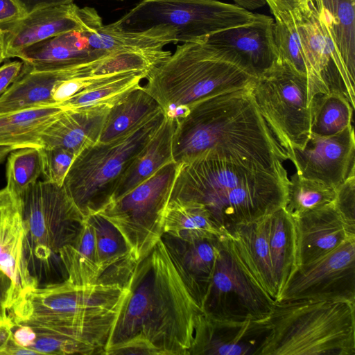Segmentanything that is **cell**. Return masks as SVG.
<instances>
[{
	"label": "cell",
	"instance_id": "cell-1",
	"mask_svg": "<svg viewBox=\"0 0 355 355\" xmlns=\"http://www.w3.org/2000/svg\"><path fill=\"white\" fill-rule=\"evenodd\" d=\"M105 355H189L202 310L161 239L136 265Z\"/></svg>",
	"mask_w": 355,
	"mask_h": 355
},
{
	"label": "cell",
	"instance_id": "cell-2",
	"mask_svg": "<svg viewBox=\"0 0 355 355\" xmlns=\"http://www.w3.org/2000/svg\"><path fill=\"white\" fill-rule=\"evenodd\" d=\"M251 87L204 98L174 116L173 161L205 155L258 165L288 178L283 162L288 155L259 111Z\"/></svg>",
	"mask_w": 355,
	"mask_h": 355
},
{
	"label": "cell",
	"instance_id": "cell-3",
	"mask_svg": "<svg viewBox=\"0 0 355 355\" xmlns=\"http://www.w3.org/2000/svg\"><path fill=\"white\" fill-rule=\"evenodd\" d=\"M288 181L258 165L201 155L180 163L170 200L202 205L226 234L284 207Z\"/></svg>",
	"mask_w": 355,
	"mask_h": 355
},
{
	"label": "cell",
	"instance_id": "cell-4",
	"mask_svg": "<svg viewBox=\"0 0 355 355\" xmlns=\"http://www.w3.org/2000/svg\"><path fill=\"white\" fill-rule=\"evenodd\" d=\"M127 294L128 288L119 284L78 286L65 279L32 290L8 316L13 324L76 340L105 354Z\"/></svg>",
	"mask_w": 355,
	"mask_h": 355
},
{
	"label": "cell",
	"instance_id": "cell-5",
	"mask_svg": "<svg viewBox=\"0 0 355 355\" xmlns=\"http://www.w3.org/2000/svg\"><path fill=\"white\" fill-rule=\"evenodd\" d=\"M146 90L169 115L204 98L251 87L257 77L227 51L184 42L148 73Z\"/></svg>",
	"mask_w": 355,
	"mask_h": 355
},
{
	"label": "cell",
	"instance_id": "cell-6",
	"mask_svg": "<svg viewBox=\"0 0 355 355\" xmlns=\"http://www.w3.org/2000/svg\"><path fill=\"white\" fill-rule=\"evenodd\" d=\"M261 355H355V303L334 300L277 301Z\"/></svg>",
	"mask_w": 355,
	"mask_h": 355
},
{
	"label": "cell",
	"instance_id": "cell-7",
	"mask_svg": "<svg viewBox=\"0 0 355 355\" xmlns=\"http://www.w3.org/2000/svg\"><path fill=\"white\" fill-rule=\"evenodd\" d=\"M166 116L161 110L125 134L98 141L76 155L62 186L84 218L98 214L110 202L123 173Z\"/></svg>",
	"mask_w": 355,
	"mask_h": 355
},
{
	"label": "cell",
	"instance_id": "cell-8",
	"mask_svg": "<svg viewBox=\"0 0 355 355\" xmlns=\"http://www.w3.org/2000/svg\"><path fill=\"white\" fill-rule=\"evenodd\" d=\"M18 198L26 232V259L35 277L39 266L49 269L55 261L61 263L60 250L73 242L85 218L62 185L37 180Z\"/></svg>",
	"mask_w": 355,
	"mask_h": 355
},
{
	"label": "cell",
	"instance_id": "cell-9",
	"mask_svg": "<svg viewBox=\"0 0 355 355\" xmlns=\"http://www.w3.org/2000/svg\"><path fill=\"white\" fill-rule=\"evenodd\" d=\"M259 15L218 0H142L114 24L126 31L167 25L176 30L178 42H198L252 23Z\"/></svg>",
	"mask_w": 355,
	"mask_h": 355
},
{
	"label": "cell",
	"instance_id": "cell-10",
	"mask_svg": "<svg viewBox=\"0 0 355 355\" xmlns=\"http://www.w3.org/2000/svg\"><path fill=\"white\" fill-rule=\"evenodd\" d=\"M179 165L173 161L162 166L98 213L119 231L137 263L163 236L165 211Z\"/></svg>",
	"mask_w": 355,
	"mask_h": 355
},
{
	"label": "cell",
	"instance_id": "cell-11",
	"mask_svg": "<svg viewBox=\"0 0 355 355\" xmlns=\"http://www.w3.org/2000/svg\"><path fill=\"white\" fill-rule=\"evenodd\" d=\"M307 77L282 60L258 77L251 94L262 116L291 161L294 149H304L311 137Z\"/></svg>",
	"mask_w": 355,
	"mask_h": 355
},
{
	"label": "cell",
	"instance_id": "cell-12",
	"mask_svg": "<svg viewBox=\"0 0 355 355\" xmlns=\"http://www.w3.org/2000/svg\"><path fill=\"white\" fill-rule=\"evenodd\" d=\"M275 301L250 275L225 234L201 305L209 317L234 321L268 320Z\"/></svg>",
	"mask_w": 355,
	"mask_h": 355
},
{
	"label": "cell",
	"instance_id": "cell-13",
	"mask_svg": "<svg viewBox=\"0 0 355 355\" xmlns=\"http://www.w3.org/2000/svg\"><path fill=\"white\" fill-rule=\"evenodd\" d=\"M293 300L355 303V239L345 241L313 261L299 266L276 302Z\"/></svg>",
	"mask_w": 355,
	"mask_h": 355
},
{
	"label": "cell",
	"instance_id": "cell-14",
	"mask_svg": "<svg viewBox=\"0 0 355 355\" xmlns=\"http://www.w3.org/2000/svg\"><path fill=\"white\" fill-rule=\"evenodd\" d=\"M103 25L95 8H80L73 2L37 9L4 32L6 59L50 37L71 31L94 32Z\"/></svg>",
	"mask_w": 355,
	"mask_h": 355
},
{
	"label": "cell",
	"instance_id": "cell-15",
	"mask_svg": "<svg viewBox=\"0 0 355 355\" xmlns=\"http://www.w3.org/2000/svg\"><path fill=\"white\" fill-rule=\"evenodd\" d=\"M291 162L301 176L324 183L335 190L355 175L354 126L330 136L311 134L307 146L294 149Z\"/></svg>",
	"mask_w": 355,
	"mask_h": 355
},
{
	"label": "cell",
	"instance_id": "cell-16",
	"mask_svg": "<svg viewBox=\"0 0 355 355\" xmlns=\"http://www.w3.org/2000/svg\"><path fill=\"white\" fill-rule=\"evenodd\" d=\"M271 330L268 319L234 321L201 313L189 355H261Z\"/></svg>",
	"mask_w": 355,
	"mask_h": 355
},
{
	"label": "cell",
	"instance_id": "cell-17",
	"mask_svg": "<svg viewBox=\"0 0 355 355\" xmlns=\"http://www.w3.org/2000/svg\"><path fill=\"white\" fill-rule=\"evenodd\" d=\"M25 242L19 198L4 187L0 189V269L12 283L10 309L28 293L39 286L38 280L28 268Z\"/></svg>",
	"mask_w": 355,
	"mask_h": 355
},
{
	"label": "cell",
	"instance_id": "cell-18",
	"mask_svg": "<svg viewBox=\"0 0 355 355\" xmlns=\"http://www.w3.org/2000/svg\"><path fill=\"white\" fill-rule=\"evenodd\" d=\"M274 24L272 17L259 14L253 22L218 32L205 41L234 55L258 78L282 61Z\"/></svg>",
	"mask_w": 355,
	"mask_h": 355
},
{
	"label": "cell",
	"instance_id": "cell-19",
	"mask_svg": "<svg viewBox=\"0 0 355 355\" xmlns=\"http://www.w3.org/2000/svg\"><path fill=\"white\" fill-rule=\"evenodd\" d=\"M109 54V53H108ZM51 71H21L16 80L0 96V115L40 107L56 105L52 98L55 85L64 80L96 74L103 59Z\"/></svg>",
	"mask_w": 355,
	"mask_h": 355
},
{
	"label": "cell",
	"instance_id": "cell-20",
	"mask_svg": "<svg viewBox=\"0 0 355 355\" xmlns=\"http://www.w3.org/2000/svg\"><path fill=\"white\" fill-rule=\"evenodd\" d=\"M295 222L298 266L328 254L345 241L355 239L334 202L309 211Z\"/></svg>",
	"mask_w": 355,
	"mask_h": 355
},
{
	"label": "cell",
	"instance_id": "cell-21",
	"mask_svg": "<svg viewBox=\"0 0 355 355\" xmlns=\"http://www.w3.org/2000/svg\"><path fill=\"white\" fill-rule=\"evenodd\" d=\"M88 33L71 31L37 42L19 51L22 70L31 71L65 69L86 63L110 53L93 49Z\"/></svg>",
	"mask_w": 355,
	"mask_h": 355
},
{
	"label": "cell",
	"instance_id": "cell-22",
	"mask_svg": "<svg viewBox=\"0 0 355 355\" xmlns=\"http://www.w3.org/2000/svg\"><path fill=\"white\" fill-rule=\"evenodd\" d=\"M111 105L63 110L42 132V147L64 148L76 156L99 141Z\"/></svg>",
	"mask_w": 355,
	"mask_h": 355
},
{
	"label": "cell",
	"instance_id": "cell-23",
	"mask_svg": "<svg viewBox=\"0 0 355 355\" xmlns=\"http://www.w3.org/2000/svg\"><path fill=\"white\" fill-rule=\"evenodd\" d=\"M226 234L242 266L276 302L279 290L268 241L267 216L257 221L238 225Z\"/></svg>",
	"mask_w": 355,
	"mask_h": 355
},
{
	"label": "cell",
	"instance_id": "cell-24",
	"mask_svg": "<svg viewBox=\"0 0 355 355\" xmlns=\"http://www.w3.org/2000/svg\"><path fill=\"white\" fill-rule=\"evenodd\" d=\"M222 237L191 241L166 234L162 237L200 308L212 277Z\"/></svg>",
	"mask_w": 355,
	"mask_h": 355
},
{
	"label": "cell",
	"instance_id": "cell-25",
	"mask_svg": "<svg viewBox=\"0 0 355 355\" xmlns=\"http://www.w3.org/2000/svg\"><path fill=\"white\" fill-rule=\"evenodd\" d=\"M95 235L97 284H119L126 288L137 262L131 256L119 231L98 214L87 217Z\"/></svg>",
	"mask_w": 355,
	"mask_h": 355
},
{
	"label": "cell",
	"instance_id": "cell-26",
	"mask_svg": "<svg viewBox=\"0 0 355 355\" xmlns=\"http://www.w3.org/2000/svg\"><path fill=\"white\" fill-rule=\"evenodd\" d=\"M88 40L90 46L98 51L143 55L163 53L165 46L178 42L176 30L167 25H159L143 31H126L114 22L88 33Z\"/></svg>",
	"mask_w": 355,
	"mask_h": 355
},
{
	"label": "cell",
	"instance_id": "cell-27",
	"mask_svg": "<svg viewBox=\"0 0 355 355\" xmlns=\"http://www.w3.org/2000/svg\"><path fill=\"white\" fill-rule=\"evenodd\" d=\"M175 125V117L166 114L160 127L123 173L111 201L148 179L162 166L173 161L172 142Z\"/></svg>",
	"mask_w": 355,
	"mask_h": 355
},
{
	"label": "cell",
	"instance_id": "cell-28",
	"mask_svg": "<svg viewBox=\"0 0 355 355\" xmlns=\"http://www.w3.org/2000/svg\"><path fill=\"white\" fill-rule=\"evenodd\" d=\"M267 230L279 296L285 284L298 267L295 222L282 207L267 216Z\"/></svg>",
	"mask_w": 355,
	"mask_h": 355
},
{
	"label": "cell",
	"instance_id": "cell-29",
	"mask_svg": "<svg viewBox=\"0 0 355 355\" xmlns=\"http://www.w3.org/2000/svg\"><path fill=\"white\" fill-rule=\"evenodd\" d=\"M63 110L56 105L0 115V146L42 148V132Z\"/></svg>",
	"mask_w": 355,
	"mask_h": 355
},
{
	"label": "cell",
	"instance_id": "cell-30",
	"mask_svg": "<svg viewBox=\"0 0 355 355\" xmlns=\"http://www.w3.org/2000/svg\"><path fill=\"white\" fill-rule=\"evenodd\" d=\"M161 110L144 86L135 87L111 105L98 141L106 142L125 134Z\"/></svg>",
	"mask_w": 355,
	"mask_h": 355
},
{
	"label": "cell",
	"instance_id": "cell-31",
	"mask_svg": "<svg viewBox=\"0 0 355 355\" xmlns=\"http://www.w3.org/2000/svg\"><path fill=\"white\" fill-rule=\"evenodd\" d=\"M164 234L184 241L220 238L225 234L204 207L179 200L168 202Z\"/></svg>",
	"mask_w": 355,
	"mask_h": 355
},
{
	"label": "cell",
	"instance_id": "cell-32",
	"mask_svg": "<svg viewBox=\"0 0 355 355\" xmlns=\"http://www.w3.org/2000/svg\"><path fill=\"white\" fill-rule=\"evenodd\" d=\"M350 75L355 76V0H315Z\"/></svg>",
	"mask_w": 355,
	"mask_h": 355
},
{
	"label": "cell",
	"instance_id": "cell-33",
	"mask_svg": "<svg viewBox=\"0 0 355 355\" xmlns=\"http://www.w3.org/2000/svg\"><path fill=\"white\" fill-rule=\"evenodd\" d=\"M59 257L66 279L78 286L97 284L98 268L94 230L87 218L73 242L64 246Z\"/></svg>",
	"mask_w": 355,
	"mask_h": 355
},
{
	"label": "cell",
	"instance_id": "cell-34",
	"mask_svg": "<svg viewBox=\"0 0 355 355\" xmlns=\"http://www.w3.org/2000/svg\"><path fill=\"white\" fill-rule=\"evenodd\" d=\"M149 71L130 70L117 72L93 87L78 92L58 104L63 109H78L96 105H112L123 95L140 85Z\"/></svg>",
	"mask_w": 355,
	"mask_h": 355
},
{
	"label": "cell",
	"instance_id": "cell-35",
	"mask_svg": "<svg viewBox=\"0 0 355 355\" xmlns=\"http://www.w3.org/2000/svg\"><path fill=\"white\" fill-rule=\"evenodd\" d=\"M309 105L311 134L330 136L352 125L354 106L341 93L318 94L313 96Z\"/></svg>",
	"mask_w": 355,
	"mask_h": 355
},
{
	"label": "cell",
	"instance_id": "cell-36",
	"mask_svg": "<svg viewBox=\"0 0 355 355\" xmlns=\"http://www.w3.org/2000/svg\"><path fill=\"white\" fill-rule=\"evenodd\" d=\"M335 196L334 188L295 173L287 184L286 202L283 207L293 219H297L309 211L332 203Z\"/></svg>",
	"mask_w": 355,
	"mask_h": 355
},
{
	"label": "cell",
	"instance_id": "cell-37",
	"mask_svg": "<svg viewBox=\"0 0 355 355\" xmlns=\"http://www.w3.org/2000/svg\"><path fill=\"white\" fill-rule=\"evenodd\" d=\"M274 34L281 60L296 71L307 77L309 103L314 96L323 93L321 85L311 67L300 39L291 24L274 19Z\"/></svg>",
	"mask_w": 355,
	"mask_h": 355
},
{
	"label": "cell",
	"instance_id": "cell-38",
	"mask_svg": "<svg viewBox=\"0 0 355 355\" xmlns=\"http://www.w3.org/2000/svg\"><path fill=\"white\" fill-rule=\"evenodd\" d=\"M42 174L40 148H23L12 150L6 163V187L19 196L29 185L37 181Z\"/></svg>",
	"mask_w": 355,
	"mask_h": 355
},
{
	"label": "cell",
	"instance_id": "cell-39",
	"mask_svg": "<svg viewBox=\"0 0 355 355\" xmlns=\"http://www.w3.org/2000/svg\"><path fill=\"white\" fill-rule=\"evenodd\" d=\"M42 175L44 181L62 186L65 176L76 157L61 148H40Z\"/></svg>",
	"mask_w": 355,
	"mask_h": 355
},
{
	"label": "cell",
	"instance_id": "cell-40",
	"mask_svg": "<svg viewBox=\"0 0 355 355\" xmlns=\"http://www.w3.org/2000/svg\"><path fill=\"white\" fill-rule=\"evenodd\" d=\"M270 8L274 19L284 23L292 19H299L310 14L315 7V0H264Z\"/></svg>",
	"mask_w": 355,
	"mask_h": 355
},
{
	"label": "cell",
	"instance_id": "cell-41",
	"mask_svg": "<svg viewBox=\"0 0 355 355\" xmlns=\"http://www.w3.org/2000/svg\"><path fill=\"white\" fill-rule=\"evenodd\" d=\"M334 205L347 226L355 231V175L336 189Z\"/></svg>",
	"mask_w": 355,
	"mask_h": 355
},
{
	"label": "cell",
	"instance_id": "cell-42",
	"mask_svg": "<svg viewBox=\"0 0 355 355\" xmlns=\"http://www.w3.org/2000/svg\"><path fill=\"white\" fill-rule=\"evenodd\" d=\"M26 14L14 0H0V30L8 31Z\"/></svg>",
	"mask_w": 355,
	"mask_h": 355
},
{
	"label": "cell",
	"instance_id": "cell-43",
	"mask_svg": "<svg viewBox=\"0 0 355 355\" xmlns=\"http://www.w3.org/2000/svg\"><path fill=\"white\" fill-rule=\"evenodd\" d=\"M12 290L11 279L0 269V324L10 319L8 311L11 307Z\"/></svg>",
	"mask_w": 355,
	"mask_h": 355
},
{
	"label": "cell",
	"instance_id": "cell-44",
	"mask_svg": "<svg viewBox=\"0 0 355 355\" xmlns=\"http://www.w3.org/2000/svg\"><path fill=\"white\" fill-rule=\"evenodd\" d=\"M22 62H8L0 67V96L9 88L19 76Z\"/></svg>",
	"mask_w": 355,
	"mask_h": 355
},
{
	"label": "cell",
	"instance_id": "cell-45",
	"mask_svg": "<svg viewBox=\"0 0 355 355\" xmlns=\"http://www.w3.org/2000/svg\"><path fill=\"white\" fill-rule=\"evenodd\" d=\"M27 15L37 9L50 6L67 4L73 0H14Z\"/></svg>",
	"mask_w": 355,
	"mask_h": 355
},
{
	"label": "cell",
	"instance_id": "cell-46",
	"mask_svg": "<svg viewBox=\"0 0 355 355\" xmlns=\"http://www.w3.org/2000/svg\"><path fill=\"white\" fill-rule=\"evenodd\" d=\"M236 5L248 10H253L263 6L264 0H233Z\"/></svg>",
	"mask_w": 355,
	"mask_h": 355
},
{
	"label": "cell",
	"instance_id": "cell-47",
	"mask_svg": "<svg viewBox=\"0 0 355 355\" xmlns=\"http://www.w3.org/2000/svg\"><path fill=\"white\" fill-rule=\"evenodd\" d=\"M6 59V57L4 32L0 30V63H1Z\"/></svg>",
	"mask_w": 355,
	"mask_h": 355
},
{
	"label": "cell",
	"instance_id": "cell-48",
	"mask_svg": "<svg viewBox=\"0 0 355 355\" xmlns=\"http://www.w3.org/2000/svg\"><path fill=\"white\" fill-rule=\"evenodd\" d=\"M12 147L0 146V163H1L10 152L15 150Z\"/></svg>",
	"mask_w": 355,
	"mask_h": 355
}]
</instances>
